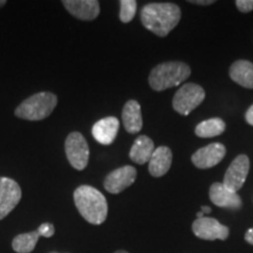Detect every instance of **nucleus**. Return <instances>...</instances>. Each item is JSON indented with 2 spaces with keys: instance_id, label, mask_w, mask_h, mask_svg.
<instances>
[{
  "instance_id": "1",
  "label": "nucleus",
  "mask_w": 253,
  "mask_h": 253,
  "mask_svg": "<svg viewBox=\"0 0 253 253\" xmlns=\"http://www.w3.org/2000/svg\"><path fill=\"white\" fill-rule=\"evenodd\" d=\"M140 17L148 31L164 38L178 25L181 8L173 2H150L142 7Z\"/></svg>"
},
{
  "instance_id": "2",
  "label": "nucleus",
  "mask_w": 253,
  "mask_h": 253,
  "mask_svg": "<svg viewBox=\"0 0 253 253\" xmlns=\"http://www.w3.org/2000/svg\"><path fill=\"white\" fill-rule=\"evenodd\" d=\"M74 204L84 220L93 225L103 224L108 216V203L102 192L90 185H80L73 194Z\"/></svg>"
},
{
  "instance_id": "3",
  "label": "nucleus",
  "mask_w": 253,
  "mask_h": 253,
  "mask_svg": "<svg viewBox=\"0 0 253 253\" xmlns=\"http://www.w3.org/2000/svg\"><path fill=\"white\" fill-rule=\"evenodd\" d=\"M191 74V69L182 61H167L151 69L149 84L154 90L163 91L178 87Z\"/></svg>"
},
{
  "instance_id": "4",
  "label": "nucleus",
  "mask_w": 253,
  "mask_h": 253,
  "mask_svg": "<svg viewBox=\"0 0 253 253\" xmlns=\"http://www.w3.org/2000/svg\"><path fill=\"white\" fill-rule=\"evenodd\" d=\"M58 104V97L50 91H40L24 100L15 109L14 115L27 121H41L48 118Z\"/></svg>"
},
{
  "instance_id": "5",
  "label": "nucleus",
  "mask_w": 253,
  "mask_h": 253,
  "mask_svg": "<svg viewBox=\"0 0 253 253\" xmlns=\"http://www.w3.org/2000/svg\"><path fill=\"white\" fill-rule=\"evenodd\" d=\"M205 99V90L197 84H184L176 91L172 100V107L175 112L183 116H188L192 110L203 102Z\"/></svg>"
},
{
  "instance_id": "6",
  "label": "nucleus",
  "mask_w": 253,
  "mask_h": 253,
  "mask_svg": "<svg viewBox=\"0 0 253 253\" xmlns=\"http://www.w3.org/2000/svg\"><path fill=\"white\" fill-rule=\"evenodd\" d=\"M66 156L71 166L75 170L82 171L89 162V147L86 138L79 131H73L65 141Z\"/></svg>"
},
{
  "instance_id": "7",
  "label": "nucleus",
  "mask_w": 253,
  "mask_h": 253,
  "mask_svg": "<svg viewBox=\"0 0 253 253\" xmlns=\"http://www.w3.org/2000/svg\"><path fill=\"white\" fill-rule=\"evenodd\" d=\"M54 233L55 227L52 223H42L36 231L15 236L12 240V249L17 253H31L36 249L40 237L50 238Z\"/></svg>"
},
{
  "instance_id": "8",
  "label": "nucleus",
  "mask_w": 253,
  "mask_h": 253,
  "mask_svg": "<svg viewBox=\"0 0 253 253\" xmlns=\"http://www.w3.org/2000/svg\"><path fill=\"white\" fill-rule=\"evenodd\" d=\"M250 171V158L246 155H238L224 175L223 184L231 191L237 192L243 188Z\"/></svg>"
},
{
  "instance_id": "9",
  "label": "nucleus",
  "mask_w": 253,
  "mask_h": 253,
  "mask_svg": "<svg viewBox=\"0 0 253 253\" xmlns=\"http://www.w3.org/2000/svg\"><path fill=\"white\" fill-rule=\"evenodd\" d=\"M192 232L199 239L203 240H225L230 235V229L214 218H197L192 224Z\"/></svg>"
},
{
  "instance_id": "10",
  "label": "nucleus",
  "mask_w": 253,
  "mask_h": 253,
  "mask_svg": "<svg viewBox=\"0 0 253 253\" xmlns=\"http://www.w3.org/2000/svg\"><path fill=\"white\" fill-rule=\"evenodd\" d=\"M21 188L14 179L0 177V220L8 216L21 199Z\"/></svg>"
},
{
  "instance_id": "11",
  "label": "nucleus",
  "mask_w": 253,
  "mask_h": 253,
  "mask_svg": "<svg viewBox=\"0 0 253 253\" xmlns=\"http://www.w3.org/2000/svg\"><path fill=\"white\" fill-rule=\"evenodd\" d=\"M137 177V170L132 166H125L114 170L104 178L103 186L110 194L118 195L131 186Z\"/></svg>"
},
{
  "instance_id": "12",
  "label": "nucleus",
  "mask_w": 253,
  "mask_h": 253,
  "mask_svg": "<svg viewBox=\"0 0 253 253\" xmlns=\"http://www.w3.org/2000/svg\"><path fill=\"white\" fill-rule=\"evenodd\" d=\"M226 148L221 143H211L198 149L192 155L191 161L198 169H210L219 164L225 157Z\"/></svg>"
},
{
  "instance_id": "13",
  "label": "nucleus",
  "mask_w": 253,
  "mask_h": 253,
  "mask_svg": "<svg viewBox=\"0 0 253 253\" xmlns=\"http://www.w3.org/2000/svg\"><path fill=\"white\" fill-rule=\"evenodd\" d=\"M211 202L216 207L230 209V210H240L242 209V198L237 192H233L224 186L223 183H213L209 191Z\"/></svg>"
},
{
  "instance_id": "14",
  "label": "nucleus",
  "mask_w": 253,
  "mask_h": 253,
  "mask_svg": "<svg viewBox=\"0 0 253 253\" xmlns=\"http://www.w3.org/2000/svg\"><path fill=\"white\" fill-rule=\"evenodd\" d=\"M62 5L73 17L84 21H91L100 14L97 0H63Z\"/></svg>"
},
{
  "instance_id": "15",
  "label": "nucleus",
  "mask_w": 253,
  "mask_h": 253,
  "mask_svg": "<svg viewBox=\"0 0 253 253\" xmlns=\"http://www.w3.org/2000/svg\"><path fill=\"white\" fill-rule=\"evenodd\" d=\"M120 129V121L114 116L101 119L91 128L94 138L102 145H110L115 141Z\"/></svg>"
},
{
  "instance_id": "16",
  "label": "nucleus",
  "mask_w": 253,
  "mask_h": 253,
  "mask_svg": "<svg viewBox=\"0 0 253 253\" xmlns=\"http://www.w3.org/2000/svg\"><path fill=\"white\" fill-rule=\"evenodd\" d=\"M172 163V151L166 145H161L155 149L149 161L150 175L153 177H162L169 171Z\"/></svg>"
},
{
  "instance_id": "17",
  "label": "nucleus",
  "mask_w": 253,
  "mask_h": 253,
  "mask_svg": "<svg viewBox=\"0 0 253 253\" xmlns=\"http://www.w3.org/2000/svg\"><path fill=\"white\" fill-rule=\"evenodd\" d=\"M123 126L129 134H137L143 126L141 104L136 100H129L122 110Z\"/></svg>"
},
{
  "instance_id": "18",
  "label": "nucleus",
  "mask_w": 253,
  "mask_h": 253,
  "mask_svg": "<svg viewBox=\"0 0 253 253\" xmlns=\"http://www.w3.org/2000/svg\"><path fill=\"white\" fill-rule=\"evenodd\" d=\"M155 149L156 148H155L154 141L147 135H141L136 138L132 144L131 149L129 151V157L132 162L143 166L145 163H149Z\"/></svg>"
},
{
  "instance_id": "19",
  "label": "nucleus",
  "mask_w": 253,
  "mask_h": 253,
  "mask_svg": "<svg viewBox=\"0 0 253 253\" xmlns=\"http://www.w3.org/2000/svg\"><path fill=\"white\" fill-rule=\"evenodd\" d=\"M230 78L239 86L253 89V63L248 60H238L231 65Z\"/></svg>"
},
{
  "instance_id": "20",
  "label": "nucleus",
  "mask_w": 253,
  "mask_h": 253,
  "mask_svg": "<svg viewBox=\"0 0 253 253\" xmlns=\"http://www.w3.org/2000/svg\"><path fill=\"white\" fill-rule=\"evenodd\" d=\"M226 125L223 120L219 118H213L205 120L198 123L197 126L195 128V134L198 137L202 138H210L214 136H219L225 131Z\"/></svg>"
},
{
  "instance_id": "21",
  "label": "nucleus",
  "mask_w": 253,
  "mask_h": 253,
  "mask_svg": "<svg viewBox=\"0 0 253 253\" xmlns=\"http://www.w3.org/2000/svg\"><path fill=\"white\" fill-rule=\"evenodd\" d=\"M137 11V1L135 0H121L120 1V20L123 24H128L134 19Z\"/></svg>"
},
{
  "instance_id": "22",
  "label": "nucleus",
  "mask_w": 253,
  "mask_h": 253,
  "mask_svg": "<svg viewBox=\"0 0 253 253\" xmlns=\"http://www.w3.org/2000/svg\"><path fill=\"white\" fill-rule=\"evenodd\" d=\"M236 6L243 13H249L253 11V0H237Z\"/></svg>"
},
{
  "instance_id": "23",
  "label": "nucleus",
  "mask_w": 253,
  "mask_h": 253,
  "mask_svg": "<svg viewBox=\"0 0 253 253\" xmlns=\"http://www.w3.org/2000/svg\"><path fill=\"white\" fill-rule=\"evenodd\" d=\"M245 119H246V122H248L249 125L253 126V104L248 109V112H246Z\"/></svg>"
},
{
  "instance_id": "24",
  "label": "nucleus",
  "mask_w": 253,
  "mask_h": 253,
  "mask_svg": "<svg viewBox=\"0 0 253 253\" xmlns=\"http://www.w3.org/2000/svg\"><path fill=\"white\" fill-rule=\"evenodd\" d=\"M189 2H191V4H196V5L207 6V5H212L214 1L213 0H190Z\"/></svg>"
},
{
  "instance_id": "25",
  "label": "nucleus",
  "mask_w": 253,
  "mask_h": 253,
  "mask_svg": "<svg viewBox=\"0 0 253 253\" xmlns=\"http://www.w3.org/2000/svg\"><path fill=\"white\" fill-rule=\"evenodd\" d=\"M245 240L249 243V244L253 245V227L252 229L248 230V232H246L245 235Z\"/></svg>"
},
{
  "instance_id": "26",
  "label": "nucleus",
  "mask_w": 253,
  "mask_h": 253,
  "mask_svg": "<svg viewBox=\"0 0 253 253\" xmlns=\"http://www.w3.org/2000/svg\"><path fill=\"white\" fill-rule=\"evenodd\" d=\"M202 212H203L204 216H205V214L210 213L211 212V208L210 207H202Z\"/></svg>"
},
{
  "instance_id": "27",
  "label": "nucleus",
  "mask_w": 253,
  "mask_h": 253,
  "mask_svg": "<svg viewBox=\"0 0 253 253\" xmlns=\"http://www.w3.org/2000/svg\"><path fill=\"white\" fill-rule=\"evenodd\" d=\"M6 5V1L5 0H0V7H2V6Z\"/></svg>"
},
{
  "instance_id": "28",
  "label": "nucleus",
  "mask_w": 253,
  "mask_h": 253,
  "mask_svg": "<svg viewBox=\"0 0 253 253\" xmlns=\"http://www.w3.org/2000/svg\"><path fill=\"white\" fill-rule=\"evenodd\" d=\"M114 253H129V252L125 251V250H119V251H115Z\"/></svg>"
},
{
  "instance_id": "29",
  "label": "nucleus",
  "mask_w": 253,
  "mask_h": 253,
  "mask_svg": "<svg viewBox=\"0 0 253 253\" xmlns=\"http://www.w3.org/2000/svg\"><path fill=\"white\" fill-rule=\"evenodd\" d=\"M50 253H58V252H50Z\"/></svg>"
}]
</instances>
